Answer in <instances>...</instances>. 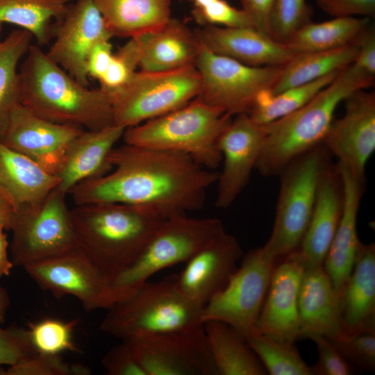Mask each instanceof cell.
Returning <instances> with one entry per match:
<instances>
[{"instance_id":"obj_1","label":"cell","mask_w":375,"mask_h":375,"mask_svg":"<svg viewBox=\"0 0 375 375\" xmlns=\"http://www.w3.org/2000/svg\"><path fill=\"white\" fill-rule=\"evenodd\" d=\"M108 160L112 172L70 191L75 205L125 203L168 219L202 208L219 176L183 153L127 144L115 147Z\"/></svg>"},{"instance_id":"obj_3","label":"cell","mask_w":375,"mask_h":375,"mask_svg":"<svg viewBox=\"0 0 375 375\" xmlns=\"http://www.w3.org/2000/svg\"><path fill=\"white\" fill-rule=\"evenodd\" d=\"M19 71L21 103L47 121L95 131L114 124L111 97L84 86L31 45Z\"/></svg>"},{"instance_id":"obj_26","label":"cell","mask_w":375,"mask_h":375,"mask_svg":"<svg viewBox=\"0 0 375 375\" xmlns=\"http://www.w3.org/2000/svg\"><path fill=\"white\" fill-rule=\"evenodd\" d=\"M336 167L342 183L344 206L324 267L338 295L351 272L360 242L357 235L356 223L365 183L356 178L344 165L338 162Z\"/></svg>"},{"instance_id":"obj_6","label":"cell","mask_w":375,"mask_h":375,"mask_svg":"<svg viewBox=\"0 0 375 375\" xmlns=\"http://www.w3.org/2000/svg\"><path fill=\"white\" fill-rule=\"evenodd\" d=\"M202 307L181 290L177 275L147 281L108 309L100 328L122 340L144 334L194 330L203 326Z\"/></svg>"},{"instance_id":"obj_19","label":"cell","mask_w":375,"mask_h":375,"mask_svg":"<svg viewBox=\"0 0 375 375\" xmlns=\"http://www.w3.org/2000/svg\"><path fill=\"white\" fill-rule=\"evenodd\" d=\"M304 268L297 249L277 262L255 331L281 340L300 339L298 296Z\"/></svg>"},{"instance_id":"obj_22","label":"cell","mask_w":375,"mask_h":375,"mask_svg":"<svg viewBox=\"0 0 375 375\" xmlns=\"http://www.w3.org/2000/svg\"><path fill=\"white\" fill-rule=\"evenodd\" d=\"M342 333L375 331V244L360 242L351 272L338 293Z\"/></svg>"},{"instance_id":"obj_36","label":"cell","mask_w":375,"mask_h":375,"mask_svg":"<svg viewBox=\"0 0 375 375\" xmlns=\"http://www.w3.org/2000/svg\"><path fill=\"white\" fill-rule=\"evenodd\" d=\"M267 374L312 375L302 359L295 342L281 340L253 331L244 337Z\"/></svg>"},{"instance_id":"obj_46","label":"cell","mask_w":375,"mask_h":375,"mask_svg":"<svg viewBox=\"0 0 375 375\" xmlns=\"http://www.w3.org/2000/svg\"><path fill=\"white\" fill-rule=\"evenodd\" d=\"M316 4L333 17H372L375 15V0H316Z\"/></svg>"},{"instance_id":"obj_24","label":"cell","mask_w":375,"mask_h":375,"mask_svg":"<svg viewBox=\"0 0 375 375\" xmlns=\"http://www.w3.org/2000/svg\"><path fill=\"white\" fill-rule=\"evenodd\" d=\"M344 206L343 187L336 165L325 170L304 237L297 249L305 265H324L340 221Z\"/></svg>"},{"instance_id":"obj_12","label":"cell","mask_w":375,"mask_h":375,"mask_svg":"<svg viewBox=\"0 0 375 375\" xmlns=\"http://www.w3.org/2000/svg\"><path fill=\"white\" fill-rule=\"evenodd\" d=\"M226 285L203 307L202 322H224L244 337L256 330L273 271L277 264L262 247L243 255Z\"/></svg>"},{"instance_id":"obj_18","label":"cell","mask_w":375,"mask_h":375,"mask_svg":"<svg viewBox=\"0 0 375 375\" xmlns=\"http://www.w3.org/2000/svg\"><path fill=\"white\" fill-rule=\"evenodd\" d=\"M265 133V125L255 122L248 113L233 116L222 131L218 141L223 168L217 181V208L231 206L247 185Z\"/></svg>"},{"instance_id":"obj_31","label":"cell","mask_w":375,"mask_h":375,"mask_svg":"<svg viewBox=\"0 0 375 375\" xmlns=\"http://www.w3.org/2000/svg\"><path fill=\"white\" fill-rule=\"evenodd\" d=\"M358 51V44L354 42L328 51L294 53L281 67L280 74L269 93L275 94L340 71L354 61Z\"/></svg>"},{"instance_id":"obj_5","label":"cell","mask_w":375,"mask_h":375,"mask_svg":"<svg viewBox=\"0 0 375 375\" xmlns=\"http://www.w3.org/2000/svg\"><path fill=\"white\" fill-rule=\"evenodd\" d=\"M198 98L165 115L125 129V144L183 153L211 170L222 160L219 138L232 119Z\"/></svg>"},{"instance_id":"obj_9","label":"cell","mask_w":375,"mask_h":375,"mask_svg":"<svg viewBox=\"0 0 375 375\" xmlns=\"http://www.w3.org/2000/svg\"><path fill=\"white\" fill-rule=\"evenodd\" d=\"M201 77L195 66L166 72L137 71L111 96L114 124L127 128L176 110L195 99Z\"/></svg>"},{"instance_id":"obj_48","label":"cell","mask_w":375,"mask_h":375,"mask_svg":"<svg viewBox=\"0 0 375 375\" xmlns=\"http://www.w3.org/2000/svg\"><path fill=\"white\" fill-rule=\"evenodd\" d=\"M113 52L110 40H102L92 47L87 60L88 76L98 81L107 70Z\"/></svg>"},{"instance_id":"obj_53","label":"cell","mask_w":375,"mask_h":375,"mask_svg":"<svg viewBox=\"0 0 375 375\" xmlns=\"http://www.w3.org/2000/svg\"><path fill=\"white\" fill-rule=\"evenodd\" d=\"M0 375H6V369L0 365Z\"/></svg>"},{"instance_id":"obj_50","label":"cell","mask_w":375,"mask_h":375,"mask_svg":"<svg viewBox=\"0 0 375 375\" xmlns=\"http://www.w3.org/2000/svg\"><path fill=\"white\" fill-rule=\"evenodd\" d=\"M8 242L4 231L0 230V277L9 276L14 267L8 258Z\"/></svg>"},{"instance_id":"obj_35","label":"cell","mask_w":375,"mask_h":375,"mask_svg":"<svg viewBox=\"0 0 375 375\" xmlns=\"http://www.w3.org/2000/svg\"><path fill=\"white\" fill-rule=\"evenodd\" d=\"M339 71L331 72L310 83L285 90L275 94L262 92L248 112L260 124H267L304 106L328 85Z\"/></svg>"},{"instance_id":"obj_45","label":"cell","mask_w":375,"mask_h":375,"mask_svg":"<svg viewBox=\"0 0 375 375\" xmlns=\"http://www.w3.org/2000/svg\"><path fill=\"white\" fill-rule=\"evenodd\" d=\"M101 364L108 375H147L128 346L123 341L104 355Z\"/></svg>"},{"instance_id":"obj_15","label":"cell","mask_w":375,"mask_h":375,"mask_svg":"<svg viewBox=\"0 0 375 375\" xmlns=\"http://www.w3.org/2000/svg\"><path fill=\"white\" fill-rule=\"evenodd\" d=\"M344 102V115L333 119L322 143L338 163L365 183L367 163L375 150V93L359 90Z\"/></svg>"},{"instance_id":"obj_33","label":"cell","mask_w":375,"mask_h":375,"mask_svg":"<svg viewBox=\"0 0 375 375\" xmlns=\"http://www.w3.org/2000/svg\"><path fill=\"white\" fill-rule=\"evenodd\" d=\"M32 35L19 28L12 30L0 41V141L6 133L10 116L21 103L18 64L29 50Z\"/></svg>"},{"instance_id":"obj_40","label":"cell","mask_w":375,"mask_h":375,"mask_svg":"<svg viewBox=\"0 0 375 375\" xmlns=\"http://www.w3.org/2000/svg\"><path fill=\"white\" fill-rule=\"evenodd\" d=\"M88 367L81 364L69 365L58 354L36 353L8 366L6 375H88Z\"/></svg>"},{"instance_id":"obj_38","label":"cell","mask_w":375,"mask_h":375,"mask_svg":"<svg viewBox=\"0 0 375 375\" xmlns=\"http://www.w3.org/2000/svg\"><path fill=\"white\" fill-rule=\"evenodd\" d=\"M312 9L306 0H275L269 20V34L285 44L300 28L311 22Z\"/></svg>"},{"instance_id":"obj_2","label":"cell","mask_w":375,"mask_h":375,"mask_svg":"<svg viewBox=\"0 0 375 375\" xmlns=\"http://www.w3.org/2000/svg\"><path fill=\"white\" fill-rule=\"evenodd\" d=\"M70 212L78 249L111 283L166 219L144 207L110 202L76 205Z\"/></svg>"},{"instance_id":"obj_39","label":"cell","mask_w":375,"mask_h":375,"mask_svg":"<svg viewBox=\"0 0 375 375\" xmlns=\"http://www.w3.org/2000/svg\"><path fill=\"white\" fill-rule=\"evenodd\" d=\"M141 53L140 36L129 40L113 53L110 65L99 80L102 90L110 97L123 88L137 72Z\"/></svg>"},{"instance_id":"obj_55","label":"cell","mask_w":375,"mask_h":375,"mask_svg":"<svg viewBox=\"0 0 375 375\" xmlns=\"http://www.w3.org/2000/svg\"><path fill=\"white\" fill-rule=\"evenodd\" d=\"M65 1H66L67 2H68V1H71V0H65Z\"/></svg>"},{"instance_id":"obj_27","label":"cell","mask_w":375,"mask_h":375,"mask_svg":"<svg viewBox=\"0 0 375 375\" xmlns=\"http://www.w3.org/2000/svg\"><path fill=\"white\" fill-rule=\"evenodd\" d=\"M138 67L144 72H166L195 66L201 49L197 33L171 18L160 29L139 35Z\"/></svg>"},{"instance_id":"obj_43","label":"cell","mask_w":375,"mask_h":375,"mask_svg":"<svg viewBox=\"0 0 375 375\" xmlns=\"http://www.w3.org/2000/svg\"><path fill=\"white\" fill-rule=\"evenodd\" d=\"M310 340L316 344L318 358L310 367L312 375H351L354 367L347 360L334 343L323 335L315 336Z\"/></svg>"},{"instance_id":"obj_51","label":"cell","mask_w":375,"mask_h":375,"mask_svg":"<svg viewBox=\"0 0 375 375\" xmlns=\"http://www.w3.org/2000/svg\"><path fill=\"white\" fill-rule=\"evenodd\" d=\"M15 212L12 204L0 193V230H10Z\"/></svg>"},{"instance_id":"obj_37","label":"cell","mask_w":375,"mask_h":375,"mask_svg":"<svg viewBox=\"0 0 375 375\" xmlns=\"http://www.w3.org/2000/svg\"><path fill=\"white\" fill-rule=\"evenodd\" d=\"M78 319L67 322L45 319L28 324V338L38 353L58 354L65 351H80L72 341V333Z\"/></svg>"},{"instance_id":"obj_34","label":"cell","mask_w":375,"mask_h":375,"mask_svg":"<svg viewBox=\"0 0 375 375\" xmlns=\"http://www.w3.org/2000/svg\"><path fill=\"white\" fill-rule=\"evenodd\" d=\"M67 6L65 0H0V22L28 31L42 46L52 37V20L59 21Z\"/></svg>"},{"instance_id":"obj_25","label":"cell","mask_w":375,"mask_h":375,"mask_svg":"<svg viewBox=\"0 0 375 375\" xmlns=\"http://www.w3.org/2000/svg\"><path fill=\"white\" fill-rule=\"evenodd\" d=\"M126 128L110 125L83 131L72 142L57 177L58 188L65 193L79 183L106 174L112 167L108 158Z\"/></svg>"},{"instance_id":"obj_49","label":"cell","mask_w":375,"mask_h":375,"mask_svg":"<svg viewBox=\"0 0 375 375\" xmlns=\"http://www.w3.org/2000/svg\"><path fill=\"white\" fill-rule=\"evenodd\" d=\"M240 1L242 6V9L249 16L255 28L262 33L269 36V20L275 0Z\"/></svg>"},{"instance_id":"obj_13","label":"cell","mask_w":375,"mask_h":375,"mask_svg":"<svg viewBox=\"0 0 375 375\" xmlns=\"http://www.w3.org/2000/svg\"><path fill=\"white\" fill-rule=\"evenodd\" d=\"M122 341L147 375H218L203 326Z\"/></svg>"},{"instance_id":"obj_47","label":"cell","mask_w":375,"mask_h":375,"mask_svg":"<svg viewBox=\"0 0 375 375\" xmlns=\"http://www.w3.org/2000/svg\"><path fill=\"white\" fill-rule=\"evenodd\" d=\"M358 47V53L352 62L366 74L375 76V32L369 26L355 42Z\"/></svg>"},{"instance_id":"obj_52","label":"cell","mask_w":375,"mask_h":375,"mask_svg":"<svg viewBox=\"0 0 375 375\" xmlns=\"http://www.w3.org/2000/svg\"><path fill=\"white\" fill-rule=\"evenodd\" d=\"M10 304V297L7 291L0 285V323L4 322Z\"/></svg>"},{"instance_id":"obj_42","label":"cell","mask_w":375,"mask_h":375,"mask_svg":"<svg viewBox=\"0 0 375 375\" xmlns=\"http://www.w3.org/2000/svg\"><path fill=\"white\" fill-rule=\"evenodd\" d=\"M192 15L197 22L203 26L255 28L243 9L234 8L224 0H212L203 6L194 8Z\"/></svg>"},{"instance_id":"obj_8","label":"cell","mask_w":375,"mask_h":375,"mask_svg":"<svg viewBox=\"0 0 375 375\" xmlns=\"http://www.w3.org/2000/svg\"><path fill=\"white\" fill-rule=\"evenodd\" d=\"M224 230L222 222L217 218L184 215L166 219L134 263L112 281L115 303L133 294L158 271L187 262Z\"/></svg>"},{"instance_id":"obj_30","label":"cell","mask_w":375,"mask_h":375,"mask_svg":"<svg viewBox=\"0 0 375 375\" xmlns=\"http://www.w3.org/2000/svg\"><path fill=\"white\" fill-rule=\"evenodd\" d=\"M203 328L218 375L267 374L244 336L233 327L210 319Z\"/></svg>"},{"instance_id":"obj_20","label":"cell","mask_w":375,"mask_h":375,"mask_svg":"<svg viewBox=\"0 0 375 375\" xmlns=\"http://www.w3.org/2000/svg\"><path fill=\"white\" fill-rule=\"evenodd\" d=\"M242 256L237 239L224 230L187 261L184 269L177 275L179 288L203 308L226 285Z\"/></svg>"},{"instance_id":"obj_16","label":"cell","mask_w":375,"mask_h":375,"mask_svg":"<svg viewBox=\"0 0 375 375\" xmlns=\"http://www.w3.org/2000/svg\"><path fill=\"white\" fill-rule=\"evenodd\" d=\"M52 30L54 41L47 56L76 81L88 87V56L95 44L112 37L94 0H76L68 5Z\"/></svg>"},{"instance_id":"obj_4","label":"cell","mask_w":375,"mask_h":375,"mask_svg":"<svg viewBox=\"0 0 375 375\" xmlns=\"http://www.w3.org/2000/svg\"><path fill=\"white\" fill-rule=\"evenodd\" d=\"M374 83V76L351 63L304 106L265 124L266 133L255 169L265 177L278 176L290 162L322 142L341 102Z\"/></svg>"},{"instance_id":"obj_54","label":"cell","mask_w":375,"mask_h":375,"mask_svg":"<svg viewBox=\"0 0 375 375\" xmlns=\"http://www.w3.org/2000/svg\"><path fill=\"white\" fill-rule=\"evenodd\" d=\"M3 24L1 22H0V41L1 40V33L3 30Z\"/></svg>"},{"instance_id":"obj_14","label":"cell","mask_w":375,"mask_h":375,"mask_svg":"<svg viewBox=\"0 0 375 375\" xmlns=\"http://www.w3.org/2000/svg\"><path fill=\"white\" fill-rule=\"evenodd\" d=\"M24 269L41 288L57 298L76 297L87 311L109 309L115 303L111 281L78 248Z\"/></svg>"},{"instance_id":"obj_32","label":"cell","mask_w":375,"mask_h":375,"mask_svg":"<svg viewBox=\"0 0 375 375\" xmlns=\"http://www.w3.org/2000/svg\"><path fill=\"white\" fill-rule=\"evenodd\" d=\"M369 24V17H357L310 22L295 32L285 44L294 53L332 50L354 43Z\"/></svg>"},{"instance_id":"obj_44","label":"cell","mask_w":375,"mask_h":375,"mask_svg":"<svg viewBox=\"0 0 375 375\" xmlns=\"http://www.w3.org/2000/svg\"><path fill=\"white\" fill-rule=\"evenodd\" d=\"M36 353L26 329L0 327V365H12Z\"/></svg>"},{"instance_id":"obj_41","label":"cell","mask_w":375,"mask_h":375,"mask_svg":"<svg viewBox=\"0 0 375 375\" xmlns=\"http://www.w3.org/2000/svg\"><path fill=\"white\" fill-rule=\"evenodd\" d=\"M331 340L353 367H356L362 371L374 372L375 331H365L353 335L342 333Z\"/></svg>"},{"instance_id":"obj_7","label":"cell","mask_w":375,"mask_h":375,"mask_svg":"<svg viewBox=\"0 0 375 375\" xmlns=\"http://www.w3.org/2000/svg\"><path fill=\"white\" fill-rule=\"evenodd\" d=\"M331 163V154L321 143L290 162L279 174L274 224L262 247L276 262L300 246L310 221L320 181Z\"/></svg>"},{"instance_id":"obj_28","label":"cell","mask_w":375,"mask_h":375,"mask_svg":"<svg viewBox=\"0 0 375 375\" xmlns=\"http://www.w3.org/2000/svg\"><path fill=\"white\" fill-rule=\"evenodd\" d=\"M59 178L0 141V193L15 210L38 206Z\"/></svg>"},{"instance_id":"obj_10","label":"cell","mask_w":375,"mask_h":375,"mask_svg":"<svg viewBox=\"0 0 375 375\" xmlns=\"http://www.w3.org/2000/svg\"><path fill=\"white\" fill-rule=\"evenodd\" d=\"M66 194L58 187L34 207L15 210L11 261L24 266L78 248Z\"/></svg>"},{"instance_id":"obj_29","label":"cell","mask_w":375,"mask_h":375,"mask_svg":"<svg viewBox=\"0 0 375 375\" xmlns=\"http://www.w3.org/2000/svg\"><path fill=\"white\" fill-rule=\"evenodd\" d=\"M112 35L133 38L156 31L172 18V0H94Z\"/></svg>"},{"instance_id":"obj_23","label":"cell","mask_w":375,"mask_h":375,"mask_svg":"<svg viewBox=\"0 0 375 375\" xmlns=\"http://www.w3.org/2000/svg\"><path fill=\"white\" fill-rule=\"evenodd\" d=\"M298 309L300 339L323 335L333 340L342 333L338 295L324 265H305Z\"/></svg>"},{"instance_id":"obj_17","label":"cell","mask_w":375,"mask_h":375,"mask_svg":"<svg viewBox=\"0 0 375 375\" xmlns=\"http://www.w3.org/2000/svg\"><path fill=\"white\" fill-rule=\"evenodd\" d=\"M83 131L44 119L19 103L10 114L1 142L57 176L72 142Z\"/></svg>"},{"instance_id":"obj_21","label":"cell","mask_w":375,"mask_h":375,"mask_svg":"<svg viewBox=\"0 0 375 375\" xmlns=\"http://www.w3.org/2000/svg\"><path fill=\"white\" fill-rule=\"evenodd\" d=\"M197 33L207 49L248 66L280 67L294 55L285 44L255 28L206 25Z\"/></svg>"},{"instance_id":"obj_11","label":"cell","mask_w":375,"mask_h":375,"mask_svg":"<svg viewBox=\"0 0 375 375\" xmlns=\"http://www.w3.org/2000/svg\"><path fill=\"white\" fill-rule=\"evenodd\" d=\"M195 67L201 77L197 98L235 116L248 113L258 96L271 90L282 66H248L201 44Z\"/></svg>"}]
</instances>
